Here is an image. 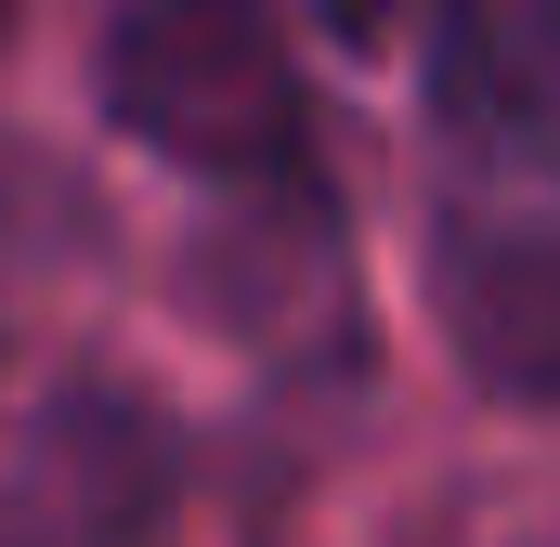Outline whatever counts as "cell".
Masks as SVG:
<instances>
[{"label": "cell", "mask_w": 560, "mask_h": 547, "mask_svg": "<svg viewBox=\"0 0 560 547\" xmlns=\"http://www.w3.org/2000/svg\"><path fill=\"white\" fill-rule=\"evenodd\" d=\"M92 92L183 183H222V196H300L313 183V79L261 0H118Z\"/></svg>", "instance_id": "obj_1"}, {"label": "cell", "mask_w": 560, "mask_h": 547, "mask_svg": "<svg viewBox=\"0 0 560 547\" xmlns=\"http://www.w3.org/2000/svg\"><path fill=\"white\" fill-rule=\"evenodd\" d=\"M170 509L183 443L131 379H0V547H156Z\"/></svg>", "instance_id": "obj_2"}, {"label": "cell", "mask_w": 560, "mask_h": 547, "mask_svg": "<svg viewBox=\"0 0 560 547\" xmlns=\"http://www.w3.org/2000/svg\"><path fill=\"white\" fill-rule=\"evenodd\" d=\"M430 326L495 405H560V170H469L430 222Z\"/></svg>", "instance_id": "obj_3"}, {"label": "cell", "mask_w": 560, "mask_h": 547, "mask_svg": "<svg viewBox=\"0 0 560 547\" xmlns=\"http://www.w3.org/2000/svg\"><path fill=\"white\" fill-rule=\"evenodd\" d=\"M418 92L469 170H560V0H443Z\"/></svg>", "instance_id": "obj_4"}]
</instances>
